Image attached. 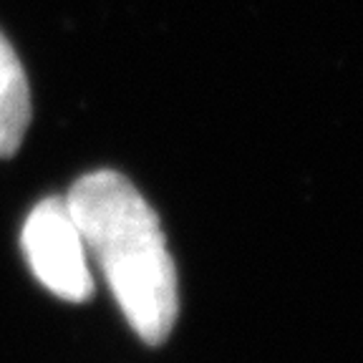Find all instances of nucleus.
<instances>
[{
	"label": "nucleus",
	"instance_id": "nucleus-1",
	"mask_svg": "<svg viewBox=\"0 0 363 363\" xmlns=\"http://www.w3.org/2000/svg\"><path fill=\"white\" fill-rule=\"evenodd\" d=\"M66 204L129 325L149 346L164 343L177 323L179 290L152 204L113 169L76 179Z\"/></svg>",
	"mask_w": 363,
	"mask_h": 363
},
{
	"label": "nucleus",
	"instance_id": "nucleus-2",
	"mask_svg": "<svg viewBox=\"0 0 363 363\" xmlns=\"http://www.w3.org/2000/svg\"><path fill=\"white\" fill-rule=\"evenodd\" d=\"M21 245L33 275L53 295L71 303H84L94 295L86 245L66 197L35 204L23 225Z\"/></svg>",
	"mask_w": 363,
	"mask_h": 363
},
{
	"label": "nucleus",
	"instance_id": "nucleus-3",
	"mask_svg": "<svg viewBox=\"0 0 363 363\" xmlns=\"http://www.w3.org/2000/svg\"><path fill=\"white\" fill-rule=\"evenodd\" d=\"M30 124V89L21 58L0 33V157H13L21 149Z\"/></svg>",
	"mask_w": 363,
	"mask_h": 363
}]
</instances>
